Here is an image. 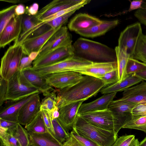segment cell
I'll use <instances>...</instances> for the list:
<instances>
[{
    "mask_svg": "<svg viewBox=\"0 0 146 146\" xmlns=\"http://www.w3.org/2000/svg\"></svg>",
    "mask_w": 146,
    "mask_h": 146,
    "instance_id": "obj_60",
    "label": "cell"
},
{
    "mask_svg": "<svg viewBox=\"0 0 146 146\" xmlns=\"http://www.w3.org/2000/svg\"><path fill=\"white\" fill-rule=\"evenodd\" d=\"M84 101L72 103L59 109V115L57 119L68 133L73 129L78 110Z\"/></svg>",
    "mask_w": 146,
    "mask_h": 146,
    "instance_id": "obj_16",
    "label": "cell"
},
{
    "mask_svg": "<svg viewBox=\"0 0 146 146\" xmlns=\"http://www.w3.org/2000/svg\"><path fill=\"white\" fill-rule=\"evenodd\" d=\"M146 64V61L143 62Z\"/></svg>",
    "mask_w": 146,
    "mask_h": 146,
    "instance_id": "obj_58",
    "label": "cell"
},
{
    "mask_svg": "<svg viewBox=\"0 0 146 146\" xmlns=\"http://www.w3.org/2000/svg\"><path fill=\"white\" fill-rule=\"evenodd\" d=\"M70 134L83 146H100L92 140L81 135L72 129Z\"/></svg>",
    "mask_w": 146,
    "mask_h": 146,
    "instance_id": "obj_40",
    "label": "cell"
},
{
    "mask_svg": "<svg viewBox=\"0 0 146 146\" xmlns=\"http://www.w3.org/2000/svg\"><path fill=\"white\" fill-rule=\"evenodd\" d=\"M18 123L7 131L11 133L19 142L21 146H30L29 134L27 130Z\"/></svg>",
    "mask_w": 146,
    "mask_h": 146,
    "instance_id": "obj_28",
    "label": "cell"
},
{
    "mask_svg": "<svg viewBox=\"0 0 146 146\" xmlns=\"http://www.w3.org/2000/svg\"><path fill=\"white\" fill-rule=\"evenodd\" d=\"M1 1H4L7 2L9 3H19L23 2V1L25 2V1H19V0H11V1H5V0H1Z\"/></svg>",
    "mask_w": 146,
    "mask_h": 146,
    "instance_id": "obj_56",
    "label": "cell"
},
{
    "mask_svg": "<svg viewBox=\"0 0 146 146\" xmlns=\"http://www.w3.org/2000/svg\"><path fill=\"white\" fill-rule=\"evenodd\" d=\"M105 83L106 87L118 82L117 68L106 74L100 79Z\"/></svg>",
    "mask_w": 146,
    "mask_h": 146,
    "instance_id": "obj_39",
    "label": "cell"
},
{
    "mask_svg": "<svg viewBox=\"0 0 146 146\" xmlns=\"http://www.w3.org/2000/svg\"><path fill=\"white\" fill-rule=\"evenodd\" d=\"M33 61L29 56L24 55L21 60L19 71H21L24 69L33 67Z\"/></svg>",
    "mask_w": 146,
    "mask_h": 146,
    "instance_id": "obj_45",
    "label": "cell"
},
{
    "mask_svg": "<svg viewBox=\"0 0 146 146\" xmlns=\"http://www.w3.org/2000/svg\"><path fill=\"white\" fill-rule=\"evenodd\" d=\"M132 113L133 115L146 116V102L137 104Z\"/></svg>",
    "mask_w": 146,
    "mask_h": 146,
    "instance_id": "obj_46",
    "label": "cell"
},
{
    "mask_svg": "<svg viewBox=\"0 0 146 146\" xmlns=\"http://www.w3.org/2000/svg\"><path fill=\"white\" fill-rule=\"evenodd\" d=\"M122 128L138 129L146 133V116L133 114Z\"/></svg>",
    "mask_w": 146,
    "mask_h": 146,
    "instance_id": "obj_30",
    "label": "cell"
},
{
    "mask_svg": "<svg viewBox=\"0 0 146 146\" xmlns=\"http://www.w3.org/2000/svg\"><path fill=\"white\" fill-rule=\"evenodd\" d=\"M23 15L13 17L0 33V46L4 48L12 41L18 40L21 31Z\"/></svg>",
    "mask_w": 146,
    "mask_h": 146,
    "instance_id": "obj_13",
    "label": "cell"
},
{
    "mask_svg": "<svg viewBox=\"0 0 146 146\" xmlns=\"http://www.w3.org/2000/svg\"><path fill=\"white\" fill-rule=\"evenodd\" d=\"M39 23L34 16L26 14L23 15L21 31L19 38L23 36Z\"/></svg>",
    "mask_w": 146,
    "mask_h": 146,
    "instance_id": "obj_36",
    "label": "cell"
},
{
    "mask_svg": "<svg viewBox=\"0 0 146 146\" xmlns=\"http://www.w3.org/2000/svg\"><path fill=\"white\" fill-rule=\"evenodd\" d=\"M22 43L18 40L10 46L1 59V77L8 81L19 71L21 60L24 55Z\"/></svg>",
    "mask_w": 146,
    "mask_h": 146,
    "instance_id": "obj_4",
    "label": "cell"
},
{
    "mask_svg": "<svg viewBox=\"0 0 146 146\" xmlns=\"http://www.w3.org/2000/svg\"><path fill=\"white\" fill-rule=\"evenodd\" d=\"M82 0H54L42 8L34 16L38 21L41 22L46 18L76 5Z\"/></svg>",
    "mask_w": 146,
    "mask_h": 146,
    "instance_id": "obj_17",
    "label": "cell"
},
{
    "mask_svg": "<svg viewBox=\"0 0 146 146\" xmlns=\"http://www.w3.org/2000/svg\"><path fill=\"white\" fill-rule=\"evenodd\" d=\"M74 56L72 44L58 48L40 57L33 62V68L46 66Z\"/></svg>",
    "mask_w": 146,
    "mask_h": 146,
    "instance_id": "obj_10",
    "label": "cell"
},
{
    "mask_svg": "<svg viewBox=\"0 0 146 146\" xmlns=\"http://www.w3.org/2000/svg\"><path fill=\"white\" fill-rule=\"evenodd\" d=\"M133 58L143 62L146 61V35L142 34L139 38Z\"/></svg>",
    "mask_w": 146,
    "mask_h": 146,
    "instance_id": "obj_31",
    "label": "cell"
},
{
    "mask_svg": "<svg viewBox=\"0 0 146 146\" xmlns=\"http://www.w3.org/2000/svg\"><path fill=\"white\" fill-rule=\"evenodd\" d=\"M7 81L0 77V106H1L5 101L7 90Z\"/></svg>",
    "mask_w": 146,
    "mask_h": 146,
    "instance_id": "obj_44",
    "label": "cell"
},
{
    "mask_svg": "<svg viewBox=\"0 0 146 146\" xmlns=\"http://www.w3.org/2000/svg\"><path fill=\"white\" fill-rule=\"evenodd\" d=\"M143 0H134L131 2L130 5L127 12H130L133 10L141 8L143 3L144 2Z\"/></svg>",
    "mask_w": 146,
    "mask_h": 146,
    "instance_id": "obj_50",
    "label": "cell"
},
{
    "mask_svg": "<svg viewBox=\"0 0 146 146\" xmlns=\"http://www.w3.org/2000/svg\"><path fill=\"white\" fill-rule=\"evenodd\" d=\"M143 81L135 74L127 75L125 78L121 82H117L111 85L104 87L100 92L102 94H104L123 91Z\"/></svg>",
    "mask_w": 146,
    "mask_h": 146,
    "instance_id": "obj_24",
    "label": "cell"
},
{
    "mask_svg": "<svg viewBox=\"0 0 146 146\" xmlns=\"http://www.w3.org/2000/svg\"><path fill=\"white\" fill-rule=\"evenodd\" d=\"M117 68V61L113 62H93L92 64L72 70L82 75L101 79L106 73Z\"/></svg>",
    "mask_w": 146,
    "mask_h": 146,
    "instance_id": "obj_15",
    "label": "cell"
},
{
    "mask_svg": "<svg viewBox=\"0 0 146 146\" xmlns=\"http://www.w3.org/2000/svg\"><path fill=\"white\" fill-rule=\"evenodd\" d=\"M39 5L36 3H34L29 6L26 7V12L25 14L30 15H36L38 12Z\"/></svg>",
    "mask_w": 146,
    "mask_h": 146,
    "instance_id": "obj_48",
    "label": "cell"
},
{
    "mask_svg": "<svg viewBox=\"0 0 146 146\" xmlns=\"http://www.w3.org/2000/svg\"><path fill=\"white\" fill-rule=\"evenodd\" d=\"M139 142L137 139H135L129 146H138Z\"/></svg>",
    "mask_w": 146,
    "mask_h": 146,
    "instance_id": "obj_55",
    "label": "cell"
},
{
    "mask_svg": "<svg viewBox=\"0 0 146 146\" xmlns=\"http://www.w3.org/2000/svg\"><path fill=\"white\" fill-rule=\"evenodd\" d=\"M117 93L113 92L104 94L92 102L82 104L79 109L78 113L108 108L109 105L113 100Z\"/></svg>",
    "mask_w": 146,
    "mask_h": 146,
    "instance_id": "obj_22",
    "label": "cell"
},
{
    "mask_svg": "<svg viewBox=\"0 0 146 146\" xmlns=\"http://www.w3.org/2000/svg\"><path fill=\"white\" fill-rule=\"evenodd\" d=\"M20 78L25 84L37 89L45 96L54 90L47 83L45 76L38 74L32 67L20 71Z\"/></svg>",
    "mask_w": 146,
    "mask_h": 146,
    "instance_id": "obj_11",
    "label": "cell"
},
{
    "mask_svg": "<svg viewBox=\"0 0 146 146\" xmlns=\"http://www.w3.org/2000/svg\"><path fill=\"white\" fill-rule=\"evenodd\" d=\"M51 28L49 25L47 24H45L33 31L27 38L42 35L48 31Z\"/></svg>",
    "mask_w": 146,
    "mask_h": 146,
    "instance_id": "obj_47",
    "label": "cell"
},
{
    "mask_svg": "<svg viewBox=\"0 0 146 146\" xmlns=\"http://www.w3.org/2000/svg\"><path fill=\"white\" fill-rule=\"evenodd\" d=\"M77 10H74L66 13L48 22L46 24L53 29H55L60 28L67 22L69 18Z\"/></svg>",
    "mask_w": 146,
    "mask_h": 146,
    "instance_id": "obj_37",
    "label": "cell"
},
{
    "mask_svg": "<svg viewBox=\"0 0 146 146\" xmlns=\"http://www.w3.org/2000/svg\"><path fill=\"white\" fill-rule=\"evenodd\" d=\"M18 123L0 119V127L8 131L16 126Z\"/></svg>",
    "mask_w": 146,
    "mask_h": 146,
    "instance_id": "obj_49",
    "label": "cell"
},
{
    "mask_svg": "<svg viewBox=\"0 0 146 146\" xmlns=\"http://www.w3.org/2000/svg\"><path fill=\"white\" fill-rule=\"evenodd\" d=\"M138 146H146V137L142 141L139 142Z\"/></svg>",
    "mask_w": 146,
    "mask_h": 146,
    "instance_id": "obj_57",
    "label": "cell"
},
{
    "mask_svg": "<svg viewBox=\"0 0 146 146\" xmlns=\"http://www.w3.org/2000/svg\"><path fill=\"white\" fill-rule=\"evenodd\" d=\"M26 9V7L24 5L20 4L17 5L15 10V15L20 16L23 15L25 13Z\"/></svg>",
    "mask_w": 146,
    "mask_h": 146,
    "instance_id": "obj_52",
    "label": "cell"
},
{
    "mask_svg": "<svg viewBox=\"0 0 146 146\" xmlns=\"http://www.w3.org/2000/svg\"><path fill=\"white\" fill-rule=\"evenodd\" d=\"M0 146H3L2 145H0Z\"/></svg>",
    "mask_w": 146,
    "mask_h": 146,
    "instance_id": "obj_59",
    "label": "cell"
},
{
    "mask_svg": "<svg viewBox=\"0 0 146 146\" xmlns=\"http://www.w3.org/2000/svg\"><path fill=\"white\" fill-rule=\"evenodd\" d=\"M39 94H38L22 107L18 115L19 123L25 126L31 122L40 111L41 102Z\"/></svg>",
    "mask_w": 146,
    "mask_h": 146,
    "instance_id": "obj_19",
    "label": "cell"
},
{
    "mask_svg": "<svg viewBox=\"0 0 146 146\" xmlns=\"http://www.w3.org/2000/svg\"><path fill=\"white\" fill-rule=\"evenodd\" d=\"M72 36L68 31L67 27L62 26L49 38L39 52L37 57L44 55L59 47L72 44Z\"/></svg>",
    "mask_w": 146,
    "mask_h": 146,
    "instance_id": "obj_12",
    "label": "cell"
},
{
    "mask_svg": "<svg viewBox=\"0 0 146 146\" xmlns=\"http://www.w3.org/2000/svg\"><path fill=\"white\" fill-rule=\"evenodd\" d=\"M143 34L140 23L137 22L127 26L120 33L118 46L133 58L138 39Z\"/></svg>",
    "mask_w": 146,
    "mask_h": 146,
    "instance_id": "obj_7",
    "label": "cell"
},
{
    "mask_svg": "<svg viewBox=\"0 0 146 146\" xmlns=\"http://www.w3.org/2000/svg\"><path fill=\"white\" fill-rule=\"evenodd\" d=\"M106 87L101 80L84 75L78 83L71 87L56 89L57 106L59 109L68 104L87 100L95 96L101 89Z\"/></svg>",
    "mask_w": 146,
    "mask_h": 146,
    "instance_id": "obj_1",
    "label": "cell"
},
{
    "mask_svg": "<svg viewBox=\"0 0 146 146\" xmlns=\"http://www.w3.org/2000/svg\"><path fill=\"white\" fill-rule=\"evenodd\" d=\"M60 28H51L42 35L25 39L21 43L24 55L29 56L33 52L39 53L49 38Z\"/></svg>",
    "mask_w": 146,
    "mask_h": 146,
    "instance_id": "obj_18",
    "label": "cell"
},
{
    "mask_svg": "<svg viewBox=\"0 0 146 146\" xmlns=\"http://www.w3.org/2000/svg\"><path fill=\"white\" fill-rule=\"evenodd\" d=\"M40 93L37 89L28 86L21 82L19 71L7 81L5 99L6 101H17Z\"/></svg>",
    "mask_w": 146,
    "mask_h": 146,
    "instance_id": "obj_6",
    "label": "cell"
},
{
    "mask_svg": "<svg viewBox=\"0 0 146 146\" xmlns=\"http://www.w3.org/2000/svg\"><path fill=\"white\" fill-rule=\"evenodd\" d=\"M63 144V146H83L70 134L68 139Z\"/></svg>",
    "mask_w": 146,
    "mask_h": 146,
    "instance_id": "obj_51",
    "label": "cell"
},
{
    "mask_svg": "<svg viewBox=\"0 0 146 146\" xmlns=\"http://www.w3.org/2000/svg\"><path fill=\"white\" fill-rule=\"evenodd\" d=\"M90 1L89 0H83L82 2L76 5L61 10L54 14L46 18L42 21L40 22L37 24V26L38 27H39L41 26L46 23L66 13L74 10H77L84 7L85 5L89 3Z\"/></svg>",
    "mask_w": 146,
    "mask_h": 146,
    "instance_id": "obj_32",
    "label": "cell"
},
{
    "mask_svg": "<svg viewBox=\"0 0 146 146\" xmlns=\"http://www.w3.org/2000/svg\"><path fill=\"white\" fill-rule=\"evenodd\" d=\"M115 51L117 69L118 73V82H120L127 76L126 69L130 55L124 50L119 47L118 46L115 47Z\"/></svg>",
    "mask_w": 146,
    "mask_h": 146,
    "instance_id": "obj_26",
    "label": "cell"
},
{
    "mask_svg": "<svg viewBox=\"0 0 146 146\" xmlns=\"http://www.w3.org/2000/svg\"><path fill=\"white\" fill-rule=\"evenodd\" d=\"M25 128L29 134H40L49 131L40 111L31 122L25 126Z\"/></svg>",
    "mask_w": 146,
    "mask_h": 146,
    "instance_id": "obj_27",
    "label": "cell"
},
{
    "mask_svg": "<svg viewBox=\"0 0 146 146\" xmlns=\"http://www.w3.org/2000/svg\"><path fill=\"white\" fill-rule=\"evenodd\" d=\"M93 62L74 56L54 63L42 67L33 68L34 70L42 76L55 73L70 71L89 65Z\"/></svg>",
    "mask_w": 146,
    "mask_h": 146,
    "instance_id": "obj_5",
    "label": "cell"
},
{
    "mask_svg": "<svg viewBox=\"0 0 146 146\" xmlns=\"http://www.w3.org/2000/svg\"><path fill=\"white\" fill-rule=\"evenodd\" d=\"M56 96V89H54L45 96L40 102V111H46L51 113L58 108L57 106Z\"/></svg>",
    "mask_w": 146,
    "mask_h": 146,
    "instance_id": "obj_29",
    "label": "cell"
},
{
    "mask_svg": "<svg viewBox=\"0 0 146 146\" xmlns=\"http://www.w3.org/2000/svg\"><path fill=\"white\" fill-rule=\"evenodd\" d=\"M79 114L94 125L105 130L114 131L115 119L113 112L108 108Z\"/></svg>",
    "mask_w": 146,
    "mask_h": 146,
    "instance_id": "obj_8",
    "label": "cell"
},
{
    "mask_svg": "<svg viewBox=\"0 0 146 146\" xmlns=\"http://www.w3.org/2000/svg\"><path fill=\"white\" fill-rule=\"evenodd\" d=\"M134 15L140 23L146 26V1L143 3L141 8L135 12Z\"/></svg>",
    "mask_w": 146,
    "mask_h": 146,
    "instance_id": "obj_43",
    "label": "cell"
},
{
    "mask_svg": "<svg viewBox=\"0 0 146 146\" xmlns=\"http://www.w3.org/2000/svg\"><path fill=\"white\" fill-rule=\"evenodd\" d=\"M54 132V137L62 143L69 137L70 133H68L62 127L57 119L52 120Z\"/></svg>",
    "mask_w": 146,
    "mask_h": 146,
    "instance_id": "obj_35",
    "label": "cell"
},
{
    "mask_svg": "<svg viewBox=\"0 0 146 146\" xmlns=\"http://www.w3.org/2000/svg\"><path fill=\"white\" fill-rule=\"evenodd\" d=\"M59 109L58 108L54 111L51 114L52 120L57 119L59 115Z\"/></svg>",
    "mask_w": 146,
    "mask_h": 146,
    "instance_id": "obj_54",
    "label": "cell"
},
{
    "mask_svg": "<svg viewBox=\"0 0 146 146\" xmlns=\"http://www.w3.org/2000/svg\"><path fill=\"white\" fill-rule=\"evenodd\" d=\"M38 94L19 100L9 101L1 109L0 119L18 123L19 113L22 107Z\"/></svg>",
    "mask_w": 146,
    "mask_h": 146,
    "instance_id": "obj_20",
    "label": "cell"
},
{
    "mask_svg": "<svg viewBox=\"0 0 146 146\" xmlns=\"http://www.w3.org/2000/svg\"><path fill=\"white\" fill-rule=\"evenodd\" d=\"M119 23L118 19L102 20L101 23L98 25L86 30L77 31L76 33L86 37L92 38L98 37L104 35L117 26Z\"/></svg>",
    "mask_w": 146,
    "mask_h": 146,
    "instance_id": "obj_23",
    "label": "cell"
},
{
    "mask_svg": "<svg viewBox=\"0 0 146 146\" xmlns=\"http://www.w3.org/2000/svg\"><path fill=\"white\" fill-rule=\"evenodd\" d=\"M17 5H12L0 11V33L11 19L15 16Z\"/></svg>",
    "mask_w": 146,
    "mask_h": 146,
    "instance_id": "obj_33",
    "label": "cell"
},
{
    "mask_svg": "<svg viewBox=\"0 0 146 146\" xmlns=\"http://www.w3.org/2000/svg\"><path fill=\"white\" fill-rule=\"evenodd\" d=\"M135 139L133 135H125L117 138L112 146H129Z\"/></svg>",
    "mask_w": 146,
    "mask_h": 146,
    "instance_id": "obj_41",
    "label": "cell"
},
{
    "mask_svg": "<svg viewBox=\"0 0 146 146\" xmlns=\"http://www.w3.org/2000/svg\"><path fill=\"white\" fill-rule=\"evenodd\" d=\"M115 100L119 103L136 104L146 102V82L143 81L125 90L121 97Z\"/></svg>",
    "mask_w": 146,
    "mask_h": 146,
    "instance_id": "obj_14",
    "label": "cell"
},
{
    "mask_svg": "<svg viewBox=\"0 0 146 146\" xmlns=\"http://www.w3.org/2000/svg\"><path fill=\"white\" fill-rule=\"evenodd\" d=\"M73 129L100 146H112L117 138L114 131L103 129L89 123L78 113Z\"/></svg>",
    "mask_w": 146,
    "mask_h": 146,
    "instance_id": "obj_3",
    "label": "cell"
},
{
    "mask_svg": "<svg viewBox=\"0 0 146 146\" xmlns=\"http://www.w3.org/2000/svg\"><path fill=\"white\" fill-rule=\"evenodd\" d=\"M0 145L3 146H21L19 141L11 133L0 132Z\"/></svg>",
    "mask_w": 146,
    "mask_h": 146,
    "instance_id": "obj_38",
    "label": "cell"
},
{
    "mask_svg": "<svg viewBox=\"0 0 146 146\" xmlns=\"http://www.w3.org/2000/svg\"><path fill=\"white\" fill-rule=\"evenodd\" d=\"M138 77L146 82V70L135 74Z\"/></svg>",
    "mask_w": 146,
    "mask_h": 146,
    "instance_id": "obj_53",
    "label": "cell"
},
{
    "mask_svg": "<svg viewBox=\"0 0 146 146\" xmlns=\"http://www.w3.org/2000/svg\"><path fill=\"white\" fill-rule=\"evenodd\" d=\"M146 70V64L143 62L133 58L128 60L126 69L127 75L135 74Z\"/></svg>",
    "mask_w": 146,
    "mask_h": 146,
    "instance_id": "obj_34",
    "label": "cell"
},
{
    "mask_svg": "<svg viewBox=\"0 0 146 146\" xmlns=\"http://www.w3.org/2000/svg\"><path fill=\"white\" fill-rule=\"evenodd\" d=\"M40 111L46 127L48 131L54 137V132L51 114L46 111L41 110Z\"/></svg>",
    "mask_w": 146,
    "mask_h": 146,
    "instance_id": "obj_42",
    "label": "cell"
},
{
    "mask_svg": "<svg viewBox=\"0 0 146 146\" xmlns=\"http://www.w3.org/2000/svg\"><path fill=\"white\" fill-rule=\"evenodd\" d=\"M72 45L75 56L93 62L117 61L115 49L102 43L80 37Z\"/></svg>",
    "mask_w": 146,
    "mask_h": 146,
    "instance_id": "obj_2",
    "label": "cell"
},
{
    "mask_svg": "<svg viewBox=\"0 0 146 146\" xmlns=\"http://www.w3.org/2000/svg\"><path fill=\"white\" fill-rule=\"evenodd\" d=\"M30 146H63V144L49 131L40 134H29Z\"/></svg>",
    "mask_w": 146,
    "mask_h": 146,
    "instance_id": "obj_25",
    "label": "cell"
},
{
    "mask_svg": "<svg viewBox=\"0 0 146 146\" xmlns=\"http://www.w3.org/2000/svg\"><path fill=\"white\" fill-rule=\"evenodd\" d=\"M45 76L50 86L61 89L77 84L82 80L83 76L78 72L70 71L55 73Z\"/></svg>",
    "mask_w": 146,
    "mask_h": 146,
    "instance_id": "obj_9",
    "label": "cell"
},
{
    "mask_svg": "<svg viewBox=\"0 0 146 146\" xmlns=\"http://www.w3.org/2000/svg\"><path fill=\"white\" fill-rule=\"evenodd\" d=\"M102 20L86 13H80L71 19L68 25L71 31H77L86 30L101 23Z\"/></svg>",
    "mask_w": 146,
    "mask_h": 146,
    "instance_id": "obj_21",
    "label": "cell"
}]
</instances>
